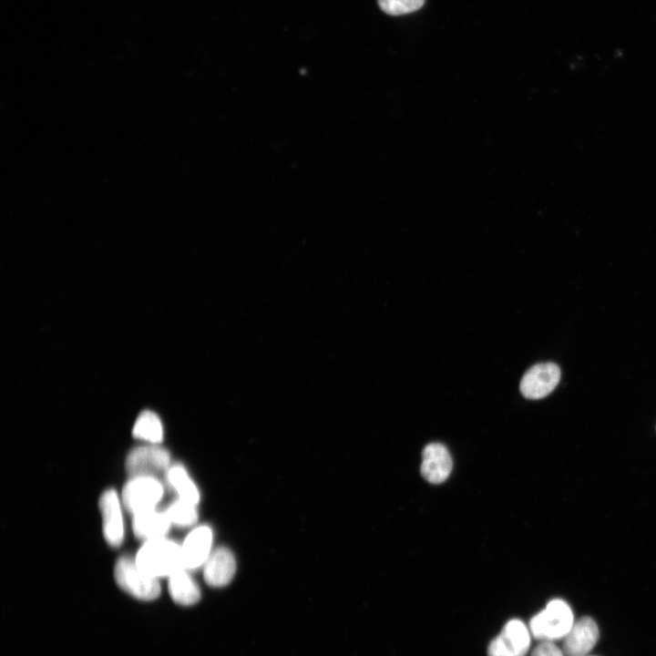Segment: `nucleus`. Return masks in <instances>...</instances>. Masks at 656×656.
<instances>
[{
  "label": "nucleus",
  "instance_id": "nucleus-1",
  "mask_svg": "<svg viewBox=\"0 0 656 656\" xmlns=\"http://www.w3.org/2000/svg\"><path fill=\"white\" fill-rule=\"evenodd\" d=\"M135 561L141 571L158 579L185 569L181 546L165 537L145 541Z\"/></svg>",
  "mask_w": 656,
  "mask_h": 656
},
{
  "label": "nucleus",
  "instance_id": "nucleus-2",
  "mask_svg": "<svg viewBox=\"0 0 656 656\" xmlns=\"http://www.w3.org/2000/svg\"><path fill=\"white\" fill-rule=\"evenodd\" d=\"M574 622L570 606L563 600L554 599L530 619L528 627L539 641H555L563 640Z\"/></svg>",
  "mask_w": 656,
  "mask_h": 656
},
{
  "label": "nucleus",
  "instance_id": "nucleus-3",
  "mask_svg": "<svg viewBox=\"0 0 656 656\" xmlns=\"http://www.w3.org/2000/svg\"><path fill=\"white\" fill-rule=\"evenodd\" d=\"M114 577L118 586L130 596L140 600H153L160 594L158 579L145 574L135 559L121 557L116 563Z\"/></svg>",
  "mask_w": 656,
  "mask_h": 656
},
{
  "label": "nucleus",
  "instance_id": "nucleus-4",
  "mask_svg": "<svg viewBox=\"0 0 656 656\" xmlns=\"http://www.w3.org/2000/svg\"><path fill=\"white\" fill-rule=\"evenodd\" d=\"M163 492L162 484L155 477H132L123 487V504L134 516L155 509Z\"/></svg>",
  "mask_w": 656,
  "mask_h": 656
},
{
  "label": "nucleus",
  "instance_id": "nucleus-5",
  "mask_svg": "<svg viewBox=\"0 0 656 656\" xmlns=\"http://www.w3.org/2000/svg\"><path fill=\"white\" fill-rule=\"evenodd\" d=\"M531 636L528 625L519 619H511L489 642L487 656H526Z\"/></svg>",
  "mask_w": 656,
  "mask_h": 656
},
{
  "label": "nucleus",
  "instance_id": "nucleus-6",
  "mask_svg": "<svg viewBox=\"0 0 656 656\" xmlns=\"http://www.w3.org/2000/svg\"><path fill=\"white\" fill-rule=\"evenodd\" d=\"M169 461L167 449L151 444L132 449L126 458V469L132 477H155L169 469Z\"/></svg>",
  "mask_w": 656,
  "mask_h": 656
},
{
  "label": "nucleus",
  "instance_id": "nucleus-7",
  "mask_svg": "<svg viewBox=\"0 0 656 656\" xmlns=\"http://www.w3.org/2000/svg\"><path fill=\"white\" fill-rule=\"evenodd\" d=\"M559 380L560 369L556 364H537L522 376L520 392L528 399H541L556 388Z\"/></svg>",
  "mask_w": 656,
  "mask_h": 656
},
{
  "label": "nucleus",
  "instance_id": "nucleus-8",
  "mask_svg": "<svg viewBox=\"0 0 656 656\" xmlns=\"http://www.w3.org/2000/svg\"><path fill=\"white\" fill-rule=\"evenodd\" d=\"M600 630L590 617L576 620L563 639L565 656H588L599 641Z\"/></svg>",
  "mask_w": 656,
  "mask_h": 656
},
{
  "label": "nucleus",
  "instance_id": "nucleus-9",
  "mask_svg": "<svg viewBox=\"0 0 656 656\" xmlns=\"http://www.w3.org/2000/svg\"><path fill=\"white\" fill-rule=\"evenodd\" d=\"M98 504L102 516L104 538L108 545L115 548L119 547L124 538V523L118 494L114 489L104 491Z\"/></svg>",
  "mask_w": 656,
  "mask_h": 656
},
{
  "label": "nucleus",
  "instance_id": "nucleus-10",
  "mask_svg": "<svg viewBox=\"0 0 656 656\" xmlns=\"http://www.w3.org/2000/svg\"><path fill=\"white\" fill-rule=\"evenodd\" d=\"M212 531L207 526L194 528L181 545L184 568L187 570L203 566L210 555Z\"/></svg>",
  "mask_w": 656,
  "mask_h": 656
},
{
  "label": "nucleus",
  "instance_id": "nucleus-11",
  "mask_svg": "<svg viewBox=\"0 0 656 656\" xmlns=\"http://www.w3.org/2000/svg\"><path fill=\"white\" fill-rule=\"evenodd\" d=\"M421 474L433 484L444 482L452 470V458L446 446L438 443L427 445L422 455Z\"/></svg>",
  "mask_w": 656,
  "mask_h": 656
},
{
  "label": "nucleus",
  "instance_id": "nucleus-12",
  "mask_svg": "<svg viewBox=\"0 0 656 656\" xmlns=\"http://www.w3.org/2000/svg\"><path fill=\"white\" fill-rule=\"evenodd\" d=\"M236 570V561L232 552L227 548H220L210 553L203 565V577L211 587H223L231 582Z\"/></svg>",
  "mask_w": 656,
  "mask_h": 656
},
{
  "label": "nucleus",
  "instance_id": "nucleus-13",
  "mask_svg": "<svg viewBox=\"0 0 656 656\" xmlns=\"http://www.w3.org/2000/svg\"><path fill=\"white\" fill-rule=\"evenodd\" d=\"M171 523L166 514L155 509L134 515L133 531L137 538L145 541L164 538Z\"/></svg>",
  "mask_w": 656,
  "mask_h": 656
},
{
  "label": "nucleus",
  "instance_id": "nucleus-14",
  "mask_svg": "<svg viewBox=\"0 0 656 656\" xmlns=\"http://www.w3.org/2000/svg\"><path fill=\"white\" fill-rule=\"evenodd\" d=\"M169 592L179 605L190 606L200 599V589L187 569H180L169 577Z\"/></svg>",
  "mask_w": 656,
  "mask_h": 656
},
{
  "label": "nucleus",
  "instance_id": "nucleus-15",
  "mask_svg": "<svg viewBox=\"0 0 656 656\" xmlns=\"http://www.w3.org/2000/svg\"><path fill=\"white\" fill-rule=\"evenodd\" d=\"M167 479L178 493L179 498L194 505L199 503V489L182 466L175 465L169 467L167 470Z\"/></svg>",
  "mask_w": 656,
  "mask_h": 656
},
{
  "label": "nucleus",
  "instance_id": "nucleus-16",
  "mask_svg": "<svg viewBox=\"0 0 656 656\" xmlns=\"http://www.w3.org/2000/svg\"><path fill=\"white\" fill-rule=\"evenodd\" d=\"M132 433L136 438L153 445L159 444L163 439L161 421L159 416L151 411H144L138 416Z\"/></svg>",
  "mask_w": 656,
  "mask_h": 656
},
{
  "label": "nucleus",
  "instance_id": "nucleus-17",
  "mask_svg": "<svg viewBox=\"0 0 656 656\" xmlns=\"http://www.w3.org/2000/svg\"><path fill=\"white\" fill-rule=\"evenodd\" d=\"M164 513L171 525L178 527H190L198 519L196 505L179 498L169 504Z\"/></svg>",
  "mask_w": 656,
  "mask_h": 656
},
{
  "label": "nucleus",
  "instance_id": "nucleus-18",
  "mask_svg": "<svg viewBox=\"0 0 656 656\" xmlns=\"http://www.w3.org/2000/svg\"><path fill=\"white\" fill-rule=\"evenodd\" d=\"M379 7L386 14L399 15L420 9L425 0H377Z\"/></svg>",
  "mask_w": 656,
  "mask_h": 656
},
{
  "label": "nucleus",
  "instance_id": "nucleus-19",
  "mask_svg": "<svg viewBox=\"0 0 656 656\" xmlns=\"http://www.w3.org/2000/svg\"><path fill=\"white\" fill-rule=\"evenodd\" d=\"M530 656H565L562 648L554 641H540L531 651Z\"/></svg>",
  "mask_w": 656,
  "mask_h": 656
},
{
  "label": "nucleus",
  "instance_id": "nucleus-20",
  "mask_svg": "<svg viewBox=\"0 0 656 656\" xmlns=\"http://www.w3.org/2000/svg\"><path fill=\"white\" fill-rule=\"evenodd\" d=\"M588 656H589V655H588Z\"/></svg>",
  "mask_w": 656,
  "mask_h": 656
}]
</instances>
